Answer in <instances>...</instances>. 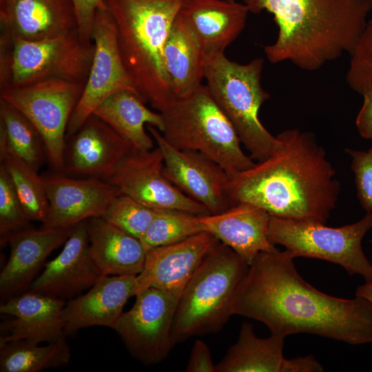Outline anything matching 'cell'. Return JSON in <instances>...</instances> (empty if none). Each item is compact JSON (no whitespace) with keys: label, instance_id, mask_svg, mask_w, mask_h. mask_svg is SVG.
I'll return each instance as SVG.
<instances>
[{"label":"cell","instance_id":"cell-42","mask_svg":"<svg viewBox=\"0 0 372 372\" xmlns=\"http://www.w3.org/2000/svg\"><path fill=\"white\" fill-rule=\"evenodd\" d=\"M228 1H236V0H228Z\"/></svg>","mask_w":372,"mask_h":372},{"label":"cell","instance_id":"cell-3","mask_svg":"<svg viewBox=\"0 0 372 372\" xmlns=\"http://www.w3.org/2000/svg\"><path fill=\"white\" fill-rule=\"evenodd\" d=\"M249 12L267 11L278 27L264 47L272 63L289 61L316 71L353 50L372 10V0H244Z\"/></svg>","mask_w":372,"mask_h":372},{"label":"cell","instance_id":"cell-25","mask_svg":"<svg viewBox=\"0 0 372 372\" xmlns=\"http://www.w3.org/2000/svg\"><path fill=\"white\" fill-rule=\"evenodd\" d=\"M90 252L102 276H137L143 269L146 249L140 239L102 217L85 220Z\"/></svg>","mask_w":372,"mask_h":372},{"label":"cell","instance_id":"cell-5","mask_svg":"<svg viewBox=\"0 0 372 372\" xmlns=\"http://www.w3.org/2000/svg\"><path fill=\"white\" fill-rule=\"evenodd\" d=\"M249 266L219 241L181 293L171 331L174 344L223 329L234 315L236 291Z\"/></svg>","mask_w":372,"mask_h":372},{"label":"cell","instance_id":"cell-14","mask_svg":"<svg viewBox=\"0 0 372 372\" xmlns=\"http://www.w3.org/2000/svg\"><path fill=\"white\" fill-rule=\"evenodd\" d=\"M147 129L161 152L163 173L172 183L210 214H219L231 206L230 177L219 165L199 152L176 149L152 125H147Z\"/></svg>","mask_w":372,"mask_h":372},{"label":"cell","instance_id":"cell-8","mask_svg":"<svg viewBox=\"0 0 372 372\" xmlns=\"http://www.w3.org/2000/svg\"><path fill=\"white\" fill-rule=\"evenodd\" d=\"M0 44L1 90L49 79L85 83L94 51L77 30L38 41L1 34Z\"/></svg>","mask_w":372,"mask_h":372},{"label":"cell","instance_id":"cell-11","mask_svg":"<svg viewBox=\"0 0 372 372\" xmlns=\"http://www.w3.org/2000/svg\"><path fill=\"white\" fill-rule=\"evenodd\" d=\"M180 296L147 288L135 295L132 307L122 313L112 328L130 353L145 365L162 362L174 346L171 331Z\"/></svg>","mask_w":372,"mask_h":372},{"label":"cell","instance_id":"cell-4","mask_svg":"<svg viewBox=\"0 0 372 372\" xmlns=\"http://www.w3.org/2000/svg\"><path fill=\"white\" fill-rule=\"evenodd\" d=\"M117 28L121 55L138 92L159 112L175 99L164 48L184 0H105Z\"/></svg>","mask_w":372,"mask_h":372},{"label":"cell","instance_id":"cell-26","mask_svg":"<svg viewBox=\"0 0 372 372\" xmlns=\"http://www.w3.org/2000/svg\"><path fill=\"white\" fill-rule=\"evenodd\" d=\"M205 63L201 44L179 12L164 48L165 72L175 98L186 96L202 85Z\"/></svg>","mask_w":372,"mask_h":372},{"label":"cell","instance_id":"cell-15","mask_svg":"<svg viewBox=\"0 0 372 372\" xmlns=\"http://www.w3.org/2000/svg\"><path fill=\"white\" fill-rule=\"evenodd\" d=\"M49 207L41 228L74 227L91 218L101 217L118 189L98 178H72L53 171L41 175Z\"/></svg>","mask_w":372,"mask_h":372},{"label":"cell","instance_id":"cell-9","mask_svg":"<svg viewBox=\"0 0 372 372\" xmlns=\"http://www.w3.org/2000/svg\"><path fill=\"white\" fill-rule=\"evenodd\" d=\"M372 229V212L360 220L339 227L312 218H286L270 216L267 236L295 258H313L342 266L350 276L359 274L372 282V264L365 256L362 240Z\"/></svg>","mask_w":372,"mask_h":372},{"label":"cell","instance_id":"cell-41","mask_svg":"<svg viewBox=\"0 0 372 372\" xmlns=\"http://www.w3.org/2000/svg\"><path fill=\"white\" fill-rule=\"evenodd\" d=\"M355 296L364 298L372 304V282H365V284L358 286Z\"/></svg>","mask_w":372,"mask_h":372},{"label":"cell","instance_id":"cell-37","mask_svg":"<svg viewBox=\"0 0 372 372\" xmlns=\"http://www.w3.org/2000/svg\"><path fill=\"white\" fill-rule=\"evenodd\" d=\"M76 14L78 32L82 39L92 41L91 34L95 14L107 8L105 0H71Z\"/></svg>","mask_w":372,"mask_h":372},{"label":"cell","instance_id":"cell-13","mask_svg":"<svg viewBox=\"0 0 372 372\" xmlns=\"http://www.w3.org/2000/svg\"><path fill=\"white\" fill-rule=\"evenodd\" d=\"M164 161L156 146L150 150L134 148L105 180L120 194L127 196L153 209H175L197 216L210 214L202 204L191 198L164 175Z\"/></svg>","mask_w":372,"mask_h":372},{"label":"cell","instance_id":"cell-35","mask_svg":"<svg viewBox=\"0 0 372 372\" xmlns=\"http://www.w3.org/2000/svg\"><path fill=\"white\" fill-rule=\"evenodd\" d=\"M350 57L347 82L352 90L362 94L372 88V18L368 20Z\"/></svg>","mask_w":372,"mask_h":372},{"label":"cell","instance_id":"cell-38","mask_svg":"<svg viewBox=\"0 0 372 372\" xmlns=\"http://www.w3.org/2000/svg\"><path fill=\"white\" fill-rule=\"evenodd\" d=\"M185 371L215 372V364L212 362L209 349L204 341L198 339L194 342Z\"/></svg>","mask_w":372,"mask_h":372},{"label":"cell","instance_id":"cell-22","mask_svg":"<svg viewBox=\"0 0 372 372\" xmlns=\"http://www.w3.org/2000/svg\"><path fill=\"white\" fill-rule=\"evenodd\" d=\"M269 218L263 209L242 202L219 214L198 216L203 231L213 234L249 265L260 252L278 250L267 236Z\"/></svg>","mask_w":372,"mask_h":372},{"label":"cell","instance_id":"cell-12","mask_svg":"<svg viewBox=\"0 0 372 372\" xmlns=\"http://www.w3.org/2000/svg\"><path fill=\"white\" fill-rule=\"evenodd\" d=\"M91 39L94 45L92 64L81 98L70 118L66 136L75 133L111 95L122 90L138 92L124 65L116 24L107 8L96 11Z\"/></svg>","mask_w":372,"mask_h":372},{"label":"cell","instance_id":"cell-28","mask_svg":"<svg viewBox=\"0 0 372 372\" xmlns=\"http://www.w3.org/2000/svg\"><path fill=\"white\" fill-rule=\"evenodd\" d=\"M284 339L273 334L258 338L252 324L243 322L237 342L215 364V372H285Z\"/></svg>","mask_w":372,"mask_h":372},{"label":"cell","instance_id":"cell-1","mask_svg":"<svg viewBox=\"0 0 372 372\" xmlns=\"http://www.w3.org/2000/svg\"><path fill=\"white\" fill-rule=\"evenodd\" d=\"M293 259L286 249L260 252L237 289L234 314L284 338L309 333L353 345L372 343V304L317 290L300 276Z\"/></svg>","mask_w":372,"mask_h":372},{"label":"cell","instance_id":"cell-32","mask_svg":"<svg viewBox=\"0 0 372 372\" xmlns=\"http://www.w3.org/2000/svg\"><path fill=\"white\" fill-rule=\"evenodd\" d=\"M201 231L197 215L175 209H156L140 240L147 251L182 241Z\"/></svg>","mask_w":372,"mask_h":372},{"label":"cell","instance_id":"cell-6","mask_svg":"<svg viewBox=\"0 0 372 372\" xmlns=\"http://www.w3.org/2000/svg\"><path fill=\"white\" fill-rule=\"evenodd\" d=\"M161 113L164 123L161 134L170 145L205 154L230 178L255 164L242 149L236 132L205 85L175 98Z\"/></svg>","mask_w":372,"mask_h":372},{"label":"cell","instance_id":"cell-16","mask_svg":"<svg viewBox=\"0 0 372 372\" xmlns=\"http://www.w3.org/2000/svg\"><path fill=\"white\" fill-rule=\"evenodd\" d=\"M132 145L94 114L66 136L64 173L107 180L132 149Z\"/></svg>","mask_w":372,"mask_h":372},{"label":"cell","instance_id":"cell-18","mask_svg":"<svg viewBox=\"0 0 372 372\" xmlns=\"http://www.w3.org/2000/svg\"><path fill=\"white\" fill-rule=\"evenodd\" d=\"M101 276L90 252L84 221L76 225L62 251L45 264L29 289L65 301L89 289Z\"/></svg>","mask_w":372,"mask_h":372},{"label":"cell","instance_id":"cell-7","mask_svg":"<svg viewBox=\"0 0 372 372\" xmlns=\"http://www.w3.org/2000/svg\"><path fill=\"white\" fill-rule=\"evenodd\" d=\"M262 58L245 64L227 59L225 52L206 57L204 79L211 97L228 118L250 157L260 161L277 148L278 141L259 118L269 94L261 85Z\"/></svg>","mask_w":372,"mask_h":372},{"label":"cell","instance_id":"cell-39","mask_svg":"<svg viewBox=\"0 0 372 372\" xmlns=\"http://www.w3.org/2000/svg\"><path fill=\"white\" fill-rule=\"evenodd\" d=\"M362 95L363 104L357 115L355 125L362 138L372 140V88Z\"/></svg>","mask_w":372,"mask_h":372},{"label":"cell","instance_id":"cell-24","mask_svg":"<svg viewBox=\"0 0 372 372\" xmlns=\"http://www.w3.org/2000/svg\"><path fill=\"white\" fill-rule=\"evenodd\" d=\"M249 13L244 3L228 0H184L180 10L206 57L225 52L244 30Z\"/></svg>","mask_w":372,"mask_h":372},{"label":"cell","instance_id":"cell-19","mask_svg":"<svg viewBox=\"0 0 372 372\" xmlns=\"http://www.w3.org/2000/svg\"><path fill=\"white\" fill-rule=\"evenodd\" d=\"M63 300L29 290L1 303L0 313L9 316L0 326V344L27 341L53 342L65 339Z\"/></svg>","mask_w":372,"mask_h":372},{"label":"cell","instance_id":"cell-20","mask_svg":"<svg viewBox=\"0 0 372 372\" xmlns=\"http://www.w3.org/2000/svg\"><path fill=\"white\" fill-rule=\"evenodd\" d=\"M0 2L1 34L7 37L38 41L77 30L71 0H0Z\"/></svg>","mask_w":372,"mask_h":372},{"label":"cell","instance_id":"cell-10","mask_svg":"<svg viewBox=\"0 0 372 372\" xmlns=\"http://www.w3.org/2000/svg\"><path fill=\"white\" fill-rule=\"evenodd\" d=\"M84 85L49 79L1 90L0 99L18 110L39 132L53 171L64 173L67 127Z\"/></svg>","mask_w":372,"mask_h":372},{"label":"cell","instance_id":"cell-21","mask_svg":"<svg viewBox=\"0 0 372 372\" xmlns=\"http://www.w3.org/2000/svg\"><path fill=\"white\" fill-rule=\"evenodd\" d=\"M75 227H32L10 239V256L0 273V296L3 301L30 288L47 257L65 242Z\"/></svg>","mask_w":372,"mask_h":372},{"label":"cell","instance_id":"cell-23","mask_svg":"<svg viewBox=\"0 0 372 372\" xmlns=\"http://www.w3.org/2000/svg\"><path fill=\"white\" fill-rule=\"evenodd\" d=\"M136 277L101 276L85 293L69 300L62 313L66 334L94 326L112 329L135 295Z\"/></svg>","mask_w":372,"mask_h":372},{"label":"cell","instance_id":"cell-36","mask_svg":"<svg viewBox=\"0 0 372 372\" xmlns=\"http://www.w3.org/2000/svg\"><path fill=\"white\" fill-rule=\"evenodd\" d=\"M351 159L358 199L366 212H372V147L367 151L345 149Z\"/></svg>","mask_w":372,"mask_h":372},{"label":"cell","instance_id":"cell-33","mask_svg":"<svg viewBox=\"0 0 372 372\" xmlns=\"http://www.w3.org/2000/svg\"><path fill=\"white\" fill-rule=\"evenodd\" d=\"M32 220L25 212L10 178L0 165V245L8 244L15 234L32 228Z\"/></svg>","mask_w":372,"mask_h":372},{"label":"cell","instance_id":"cell-2","mask_svg":"<svg viewBox=\"0 0 372 372\" xmlns=\"http://www.w3.org/2000/svg\"><path fill=\"white\" fill-rule=\"evenodd\" d=\"M267 158L230 178L231 205L248 203L270 216L326 223L340 192L336 172L314 134L298 129L277 136Z\"/></svg>","mask_w":372,"mask_h":372},{"label":"cell","instance_id":"cell-40","mask_svg":"<svg viewBox=\"0 0 372 372\" xmlns=\"http://www.w3.org/2000/svg\"><path fill=\"white\" fill-rule=\"evenodd\" d=\"M323 367L312 355L287 359L285 372L322 371Z\"/></svg>","mask_w":372,"mask_h":372},{"label":"cell","instance_id":"cell-31","mask_svg":"<svg viewBox=\"0 0 372 372\" xmlns=\"http://www.w3.org/2000/svg\"><path fill=\"white\" fill-rule=\"evenodd\" d=\"M3 165L17 194L32 221L44 222L48 211V198L42 176L26 163L8 153L0 154Z\"/></svg>","mask_w":372,"mask_h":372},{"label":"cell","instance_id":"cell-17","mask_svg":"<svg viewBox=\"0 0 372 372\" xmlns=\"http://www.w3.org/2000/svg\"><path fill=\"white\" fill-rule=\"evenodd\" d=\"M218 242L213 234L203 231L182 241L147 250L143 269L136 277L135 295L149 287L181 295Z\"/></svg>","mask_w":372,"mask_h":372},{"label":"cell","instance_id":"cell-30","mask_svg":"<svg viewBox=\"0 0 372 372\" xmlns=\"http://www.w3.org/2000/svg\"><path fill=\"white\" fill-rule=\"evenodd\" d=\"M71 353L65 339L44 345L27 341L0 344L1 372H38L69 363Z\"/></svg>","mask_w":372,"mask_h":372},{"label":"cell","instance_id":"cell-27","mask_svg":"<svg viewBox=\"0 0 372 372\" xmlns=\"http://www.w3.org/2000/svg\"><path fill=\"white\" fill-rule=\"evenodd\" d=\"M145 103L138 92L122 90L106 99L93 114L136 149L150 150L154 148V140L146 132L145 125H152L161 132L164 123L161 113L151 110Z\"/></svg>","mask_w":372,"mask_h":372},{"label":"cell","instance_id":"cell-34","mask_svg":"<svg viewBox=\"0 0 372 372\" xmlns=\"http://www.w3.org/2000/svg\"><path fill=\"white\" fill-rule=\"evenodd\" d=\"M156 213L133 198L118 195L101 216L108 223L141 239Z\"/></svg>","mask_w":372,"mask_h":372},{"label":"cell","instance_id":"cell-29","mask_svg":"<svg viewBox=\"0 0 372 372\" xmlns=\"http://www.w3.org/2000/svg\"><path fill=\"white\" fill-rule=\"evenodd\" d=\"M14 156L36 171L47 161L41 135L14 106L0 99V154Z\"/></svg>","mask_w":372,"mask_h":372}]
</instances>
